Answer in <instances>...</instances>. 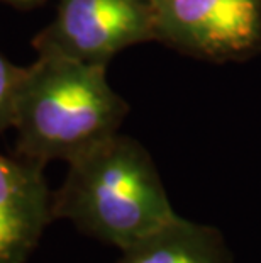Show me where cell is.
Masks as SVG:
<instances>
[{
	"label": "cell",
	"mask_w": 261,
	"mask_h": 263,
	"mask_svg": "<svg viewBox=\"0 0 261 263\" xmlns=\"http://www.w3.org/2000/svg\"><path fill=\"white\" fill-rule=\"evenodd\" d=\"M51 211L121 251L176 216L151 155L119 133L70 161Z\"/></svg>",
	"instance_id": "cell-1"
},
{
	"label": "cell",
	"mask_w": 261,
	"mask_h": 263,
	"mask_svg": "<svg viewBox=\"0 0 261 263\" xmlns=\"http://www.w3.org/2000/svg\"><path fill=\"white\" fill-rule=\"evenodd\" d=\"M129 104L109 85L107 66L37 54L26 66L15 107L17 156L46 165L78 158L119 133Z\"/></svg>",
	"instance_id": "cell-2"
},
{
	"label": "cell",
	"mask_w": 261,
	"mask_h": 263,
	"mask_svg": "<svg viewBox=\"0 0 261 263\" xmlns=\"http://www.w3.org/2000/svg\"><path fill=\"white\" fill-rule=\"evenodd\" d=\"M146 41H156L153 0H58L32 46L37 54L107 66L122 49Z\"/></svg>",
	"instance_id": "cell-3"
},
{
	"label": "cell",
	"mask_w": 261,
	"mask_h": 263,
	"mask_svg": "<svg viewBox=\"0 0 261 263\" xmlns=\"http://www.w3.org/2000/svg\"><path fill=\"white\" fill-rule=\"evenodd\" d=\"M156 41L209 61L261 51V0H153Z\"/></svg>",
	"instance_id": "cell-4"
},
{
	"label": "cell",
	"mask_w": 261,
	"mask_h": 263,
	"mask_svg": "<svg viewBox=\"0 0 261 263\" xmlns=\"http://www.w3.org/2000/svg\"><path fill=\"white\" fill-rule=\"evenodd\" d=\"M44 166L0 155V263H26L53 221Z\"/></svg>",
	"instance_id": "cell-5"
},
{
	"label": "cell",
	"mask_w": 261,
	"mask_h": 263,
	"mask_svg": "<svg viewBox=\"0 0 261 263\" xmlns=\"http://www.w3.org/2000/svg\"><path fill=\"white\" fill-rule=\"evenodd\" d=\"M119 263H234L217 228L176 214L121 251Z\"/></svg>",
	"instance_id": "cell-6"
},
{
	"label": "cell",
	"mask_w": 261,
	"mask_h": 263,
	"mask_svg": "<svg viewBox=\"0 0 261 263\" xmlns=\"http://www.w3.org/2000/svg\"><path fill=\"white\" fill-rule=\"evenodd\" d=\"M26 66L12 65L0 54V133L14 127L15 107Z\"/></svg>",
	"instance_id": "cell-7"
},
{
	"label": "cell",
	"mask_w": 261,
	"mask_h": 263,
	"mask_svg": "<svg viewBox=\"0 0 261 263\" xmlns=\"http://www.w3.org/2000/svg\"><path fill=\"white\" fill-rule=\"evenodd\" d=\"M0 2H5L21 10H29V9L37 7V5H41L44 0H0Z\"/></svg>",
	"instance_id": "cell-8"
}]
</instances>
